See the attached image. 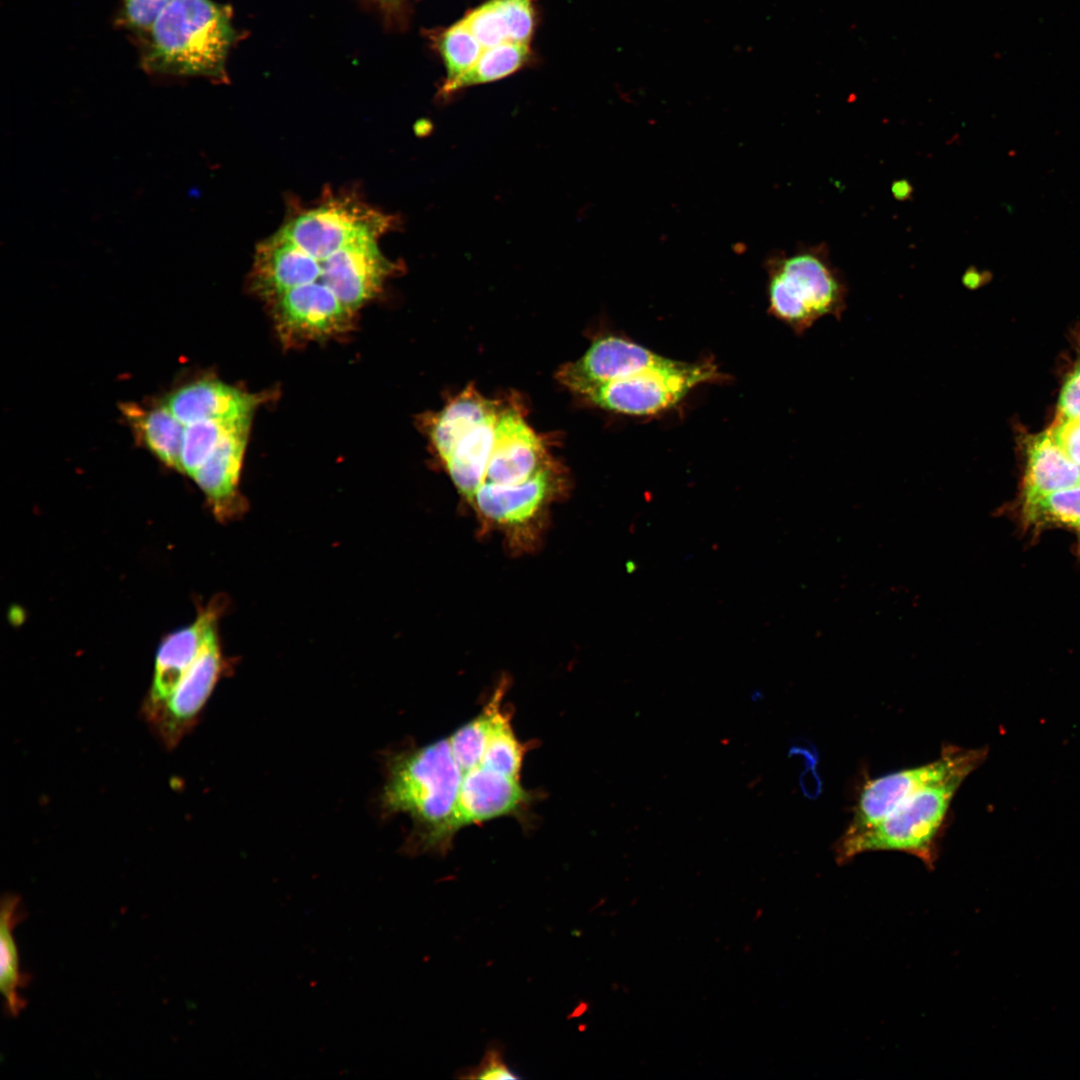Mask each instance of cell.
Instances as JSON below:
<instances>
[{
    "label": "cell",
    "instance_id": "cell-1",
    "mask_svg": "<svg viewBox=\"0 0 1080 1080\" xmlns=\"http://www.w3.org/2000/svg\"><path fill=\"white\" fill-rule=\"evenodd\" d=\"M463 772L449 739L395 756L389 765L382 806L408 814L415 825L410 849L445 855L457 830V803Z\"/></svg>",
    "mask_w": 1080,
    "mask_h": 1080
},
{
    "label": "cell",
    "instance_id": "cell-9",
    "mask_svg": "<svg viewBox=\"0 0 1080 1080\" xmlns=\"http://www.w3.org/2000/svg\"><path fill=\"white\" fill-rule=\"evenodd\" d=\"M554 464L541 438L518 408L500 409L492 449L481 485L522 484Z\"/></svg>",
    "mask_w": 1080,
    "mask_h": 1080
},
{
    "label": "cell",
    "instance_id": "cell-22",
    "mask_svg": "<svg viewBox=\"0 0 1080 1080\" xmlns=\"http://www.w3.org/2000/svg\"><path fill=\"white\" fill-rule=\"evenodd\" d=\"M1020 516L1023 526L1034 531L1058 527L1080 535V484L1021 504Z\"/></svg>",
    "mask_w": 1080,
    "mask_h": 1080
},
{
    "label": "cell",
    "instance_id": "cell-2",
    "mask_svg": "<svg viewBox=\"0 0 1080 1080\" xmlns=\"http://www.w3.org/2000/svg\"><path fill=\"white\" fill-rule=\"evenodd\" d=\"M232 9L212 0H172L138 40L147 73L229 80L226 64L239 39Z\"/></svg>",
    "mask_w": 1080,
    "mask_h": 1080
},
{
    "label": "cell",
    "instance_id": "cell-15",
    "mask_svg": "<svg viewBox=\"0 0 1080 1080\" xmlns=\"http://www.w3.org/2000/svg\"><path fill=\"white\" fill-rule=\"evenodd\" d=\"M1077 484H1080V468L1061 449L1050 429L1030 436L1026 443L1021 504Z\"/></svg>",
    "mask_w": 1080,
    "mask_h": 1080
},
{
    "label": "cell",
    "instance_id": "cell-19",
    "mask_svg": "<svg viewBox=\"0 0 1080 1080\" xmlns=\"http://www.w3.org/2000/svg\"><path fill=\"white\" fill-rule=\"evenodd\" d=\"M121 409L145 447L164 464L180 471L185 425L163 401L148 410L130 403Z\"/></svg>",
    "mask_w": 1080,
    "mask_h": 1080
},
{
    "label": "cell",
    "instance_id": "cell-23",
    "mask_svg": "<svg viewBox=\"0 0 1080 1080\" xmlns=\"http://www.w3.org/2000/svg\"><path fill=\"white\" fill-rule=\"evenodd\" d=\"M529 57V46L505 42L483 50L477 62L458 79L443 84L441 94L449 95L470 86L489 83L517 71Z\"/></svg>",
    "mask_w": 1080,
    "mask_h": 1080
},
{
    "label": "cell",
    "instance_id": "cell-18",
    "mask_svg": "<svg viewBox=\"0 0 1080 1080\" xmlns=\"http://www.w3.org/2000/svg\"><path fill=\"white\" fill-rule=\"evenodd\" d=\"M498 403L481 395L473 386H468L442 410L433 413L426 424V432L440 460L467 430L484 419Z\"/></svg>",
    "mask_w": 1080,
    "mask_h": 1080
},
{
    "label": "cell",
    "instance_id": "cell-27",
    "mask_svg": "<svg viewBox=\"0 0 1080 1080\" xmlns=\"http://www.w3.org/2000/svg\"><path fill=\"white\" fill-rule=\"evenodd\" d=\"M172 0H122L116 24L131 32L137 40L150 29L161 11Z\"/></svg>",
    "mask_w": 1080,
    "mask_h": 1080
},
{
    "label": "cell",
    "instance_id": "cell-30",
    "mask_svg": "<svg viewBox=\"0 0 1080 1080\" xmlns=\"http://www.w3.org/2000/svg\"><path fill=\"white\" fill-rule=\"evenodd\" d=\"M1050 431L1061 449L1080 468V417L1058 415Z\"/></svg>",
    "mask_w": 1080,
    "mask_h": 1080
},
{
    "label": "cell",
    "instance_id": "cell-16",
    "mask_svg": "<svg viewBox=\"0 0 1080 1080\" xmlns=\"http://www.w3.org/2000/svg\"><path fill=\"white\" fill-rule=\"evenodd\" d=\"M501 407L499 402L484 419L467 430L441 459L455 487L468 503L482 484Z\"/></svg>",
    "mask_w": 1080,
    "mask_h": 1080
},
{
    "label": "cell",
    "instance_id": "cell-25",
    "mask_svg": "<svg viewBox=\"0 0 1080 1080\" xmlns=\"http://www.w3.org/2000/svg\"><path fill=\"white\" fill-rule=\"evenodd\" d=\"M438 48L450 83L465 74L479 59L484 48L460 20L446 29L438 39Z\"/></svg>",
    "mask_w": 1080,
    "mask_h": 1080
},
{
    "label": "cell",
    "instance_id": "cell-8",
    "mask_svg": "<svg viewBox=\"0 0 1080 1080\" xmlns=\"http://www.w3.org/2000/svg\"><path fill=\"white\" fill-rule=\"evenodd\" d=\"M223 666L215 625L206 634L197 657L170 697L146 721L167 749L175 748L194 726L223 672Z\"/></svg>",
    "mask_w": 1080,
    "mask_h": 1080
},
{
    "label": "cell",
    "instance_id": "cell-12",
    "mask_svg": "<svg viewBox=\"0 0 1080 1080\" xmlns=\"http://www.w3.org/2000/svg\"><path fill=\"white\" fill-rule=\"evenodd\" d=\"M219 607L210 606L188 626L167 635L155 658L152 683L142 705L147 721L170 697L184 673L197 657L206 634L217 624Z\"/></svg>",
    "mask_w": 1080,
    "mask_h": 1080
},
{
    "label": "cell",
    "instance_id": "cell-26",
    "mask_svg": "<svg viewBox=\"0 0 1080 1080\" xmlns=\"http://www.w3.org/2000/svg\"><path fill=\"white\" fill-rule=\"evenodd\" d=\"M462 22L484 49L509 42L505 19L496 0L471 10Z\"/></svg>",
    "mask_w": 1080,
    "mask_h": 1080
},
{
    "label": "cell",
    "instance_id": "cell-7",
    "mask_svg": "<svg viewBox=\"0 0 1080 1080\" xmlns=\"http://www.w3.org/2000/svg\"><path fill=\"white\" fill-rule=\"evenodd\" d=\"M987 754V748L963 749L946 745L933 762L871 780L862 789L844 834H854L872 826L919 789L962 766L981 765Z\"/></svg>",
    "mask_w": 1080,
    "mask_h": 1080
},
{
    "label": "cell",
    "instance_id": "cell-4",
    "mask_svg": "<svg viewBox=\"0 0 1080 1080\" xmlns=\"http://www.w3.org/2000/svg\"><path fill=\"white\" fill-rule=\"evenodd\" d=\"M767 274L768 312L796 335L823 317L841 320L848 285L824 243L771 257Z\"/></svg>",
    "mask_w": 1080,
    "mask_h": 1080
},
{
    "label": "cell",
    "instance_id": "cell-14",
    "mask_svg": "<svg viewBox=\"0 0 1080 1080\" xmlns=\"http://www.w3.org/2000/svg\"><path fill=\"white\" fill-rule=\"evenodd\" d=\"M249 430L227 438L192 476L219 520H230L244 510L239 481Z\"/></svg>",
    "mask_w": 1080,
    "mask_h": 1080
},
{
    "label": "cell",
    "instance_id": "cell-21",
    "mask_svg": "<svg viewBox=\"0 0 1080 1080\" xmlns=\"http://www.w3.org/2000/svg\"><path fill=\"white\" fill-rule=\"evenodd\" d=\"M251 420L252 417H241L185 425L180 472L192 477L227 438L240 430L250 429Z\"/></svg>",
    "mask_w": 1080,
    "mask_h": 1080
},
{
    "label": "cell",
    "instance_id": "cell-20",
    "mask_svg": "<svg viewBox=\"0 0 1080 1080\" xmlns=\"http://www.w3.org/2000/svg\"><path fill=\"white\" fill-rule=\"evenodd\" d=\"M506 683L505 679L502 680L483 710L448 738L452 754L463 773L477 766L482 759L492 730L504 712L502 699Z\"/></svg>",
    "mask_w": 1080,
    "mask_h": 1080
},
{
    "label": "cell",
    "instance_id": "cell-24",
    "mask_svg": "<svg viewBox=\"0 0 1080 1080\" xmlns=\"http://www.w3.org/2000/svg\"><path fill=\"white\" fill-rule=\"evenodd\" d=\"M526 751L527 746L514 734L510 713L504 710L492 730L479 764L520 779Z\"/></svg>",
    "mask_w": 1080,
    "mask_h": 1080
},
{
    "label": "cell",
    "instance_id": "cell-33",
    "mask_svg": "<svg viewBox=\"0 0 1080 1080\" xmlns=\"http://www.w3.org/2000/svg\"><path fill=\"white\" fill-rule=\"evenodd\" d=\"M891 191L897 200H906L911 195L912 187L906 180H897L892 184Z\"/></svg>",
    "mask_w": 1080,
    "mask_h": 1080
},
{
    "label": "cell",
    "instance_id": "cell-29",
    "mask_svg": "<svg viewBox=\"0 0 1080 1080\" xmlns=\"http://www.w3.org/2000/svg\"><path fill=\"white\" fill-rule=\"evenodd\" d=\"M457 1077L462 1079H518V1076L507 1066L502 1049L496 1045L486 1050L479 1065L464 1069L459 1072Z\"/></svg>",
    "mask_w": 1080,
    "mask_h": 1080
},
{
    "label": "cell",
    "instance_id": "cell-17",
    "mask_svg": "<svg viewBox=\"0 0 1080 1080\" xmlns=\"http://www.w3.org/2000/svg\"><path fill=\"white\" fill-rule=\"evenodd\" d=\"M26 917L22 899L15 893H6L1 899L0 908V990L4 1000V1010L8 1017H17L26 1007V1000L20 995V989L30 983V975L21 971L17 943L14 937L15 927Z\"/></svg>",
    "mask_w": 1080,
    "mask_h": 1080
},
{
    "label": "cell",
    "instance_id": "cell-11",
    "mask_svg": "<svg viewBox=\"0 0 1080 1080\" xmlns=\"http://www.w3.org/2000/svg\"><path fill=\"white\" fill-rule=\"evenodd\" d=\"M535 797L534 792L522 786L520 779L478 764L463 773L456 830L505 816L524 821Z\"/></svg>",
    "mask_w": 1080,
    "mask_h": 1080
},
{
    "label": "cell",
    "instance_id": "cell-10",
    "mask_svg": "<svg viewBox=\"0 0 1080 1080\" xmlns=\"http://www.w3.org/2000/svg\"><path fill=\"white\" fill-rule=\"evenodd\" d=\"M673 360L627 338L610 335L595 340L581 358L560 368L557 377L561 384L580 396L594 386L667 365Z\"/></svg>",
    "mask_w": 1080,
    "mask_h": 1080
},
{
    "label": "cell",
    "instance_id": "cell-5",
    "mask_svg": "<svg viewBox=\"0 0 1080 1080\" xmlns=\"http://www.w3.org/2000/svg\"><path fill=\"white\" fill-rule=\"evenodd\" d=\"M565 488L563 472L554 463L522 484L481 485L469 504L483 529L500 531L512 552H529L539 543L549 506Z\"/></svg>",
    "mask_w": 1080,
    "mask_h": 1080
},
{
    "label": "cell",
    "instance_id": "cell-31",
    "mask_svg": "<svg viewBox=\"0 0 1080 1080\" xmlns=\"http://www.w3.org/2000/svg\"><path fill=\"white\" fill-rule=\"evenodd\" d=\"M1058 410L1062 417H1080V361L1064 382Z\"/></svg>",
    "mask_w": 1080,
    "mask_h": 1080
},
{
    "label": "cell",
    "instance_id": "cell-32",
    "mask_svg": "<svg viewBox=\"0 0 1080 1080\" xmlns=\"http://www.w3.org/2000/svg\"><path fill=\"white\" fill-rule=\"evenodd\" d=\"M386 23H394L411 0H370Z\"/></svg>",
    "mask_w": 1080,
    "mask_h": 1080
},
{
    "label": "cell",
    "instance_id": "cell-3",
    "mask_svg": "<svg viewBox=\"0 0 1080 1080\" xmlns=\"http://www.w3.org/2000/svg\"><path fill=\"white\" fill-rule=\"evenodd\" d=\"M979 764L962 766L944 778L919 789L899 803L872 826L843 834L835 852L843 864L868 851L894 850L919 858L933 869L937 859V840L951 801L965 778Z\"/></svg>",
    "mask_w": 1080,
    "mask_h": 1080
},
{
    "label": "cell",
    "instance_id": "cell-28",
    "mask_svg": "<svg viewBox=\"0 0 1080 1080\" xmlns=\"http://www.w3.org/2000/svg\"><path fill=\"white\" fill-rule=\"evenodd\" d=\"M504 16L509 42L528 44L534 27L533 0H496Z\"/></svg>",
    "mask_w": 1080,
    "mask_h": 1080
},
{
    "label": "cell",
    "instance_id": "cell-13",
    "mask_svg": "<svg viewBox=\"0 0 1080 1080\" xmlns=\"http://www.w3.org/2000/svg\"><path fill=\"white\" fill-rule=\"evenodd\" d=\"M263 399L257 394L211 379L185 384L163 403L184 425L203 420L252 417Z\"/></svg>",
    "mask_w": 1080,
    "mask_h": 1080
},
{
    "label": "cell",
    "instance_id": "cell-6",
    "mask_svg": "<svg viewBox=\"0 0 1080 1080\" xmlns=\"http://www.w3.org/2000/svg\"><path fill=\"white\" fill-rule=\"evenodd\" d=\"M726 378L712 360H673L594 386L580 396L601 409L629 416H650L672 408L693 388Z\"/></svg>",
    "mask_w": 1080,
    "mask_h": 1080
}]
</instances>
